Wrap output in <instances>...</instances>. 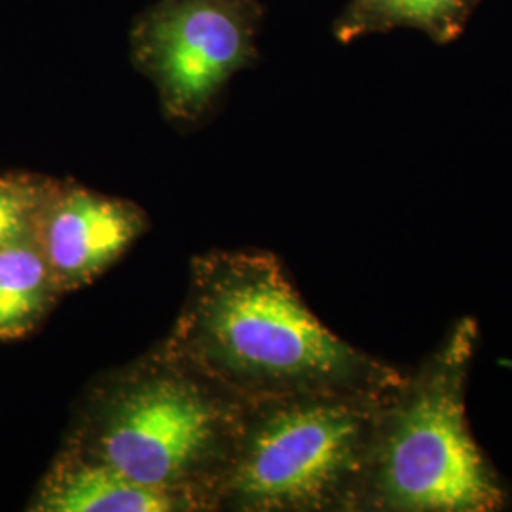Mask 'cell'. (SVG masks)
<instances>
[{
  "label": "cell",
  "instance_id": "4",
  "mask_svg": "<svg viewBox=\"0 0 512 512\" xmlns=\"http://www.w3.org/2000/svg\"><path fill=\"white\" fill-rule=\"evenodd\" d=\"M393 385L247 404L217 509L359 511L380 408Z\"/></svg>",
  "mask_w": 512,
  "mask_h": 512
},
{
  "label": "cell",
  "instance_id": "2",
  "mask_svg": "<svg viewBox=\"0 0 512 512\" xmlns=\"http://www.w3.org/2000/svg\"><path fill=\"white\" fill-rule=\"evenodd\" d=\"M245 414L247 403L160 349L97 389L69 446L190 511L217 509Z\"/></svg>",
  "mask_w": 512,
  "mask_h": 512
},
{
  "label": "cell",
  "instance_id": "3",
  "mask_svg": "<svg viewBox=\"0 0 512 512\" xmlns=\"http://www.w3.org/2000/svg\"><path fill=\"white\" fill-rule=\"evenodd\" d=\"M478 330L459 321L440 348L384 397L359 509L494 512L507 490L467 420V382Z\"/></svg>",
  "mask_w": 512,
  "mask_h": 512
},
{
  "label": "cell",
  "instance_id": "7",
  "mask_svg": "<svg viewBox=\"0 0 512 512\" xmlns=\"http://www.w3.org/2000/svg\"><path fill=\"white\" fill-rule=\"evenodd\" d=\"M31 505L38 512L190 511L181 499L145 488L73 446L55 459Z\"/></svg>",
  "mask_w": 512,
  "mask_h": 512
},
{
  "label": "cell",
  "instance_id": "9",
  "mask_svg": "<svg viewBox=\"0 0 512 512\" xmlns=\"http://www.w3.org/2000/svg\"><path fill=\"white\" fill-rule=\"evenodd\" d=\"M59 294L35 230L0 249V340L31 334Z\"/></svg>",
  "mask_w": 512,
  "mask_h": 512
},
{
  "label": "cell",
  "instance_id": "8",
  "mask_svg": "<svg viewBox=\"0 0 512 512\" xmlns=\"http://www.w3.org/2000/svg\"><path fill=\"white\" fill-rule=\"evenodd\" d=\"M478 4L480 0H349L332 33L349 44L368 35L416 29L446 46L465 33Z\"/></svg>",
  "mask_w": 512,
  "mask_h": 512
},
{
  "label": "cell",
  "instance_id": "6",
  "mask_svg": "<svg viewBox=\"0 0 512 512\" xmlns=\"http://www.w3.org/2000/svg\"><path fill=\"white\" fill-rule=\"evenodd\" d=\"M145 213L126 200L52 181L35 236L61 294L88 285L145 232Z\"/></svg>",
  "mask_w": 512,
  "mask_h": 512
},
{
  "label": "cell",
  "instance_id": "10",
  "mask_svg": "<svg viewBox=\"0 0 512 512\" xmlns=\"http://www.w3.org/2000/svg\"><path fill=\"white\" fill-rule=\"evenodd\" d=\"M50 184L35 175H0V249L35 230Z\"/></svg>",
  "mask_w": 512,
  "mask_h": 512
},
{
  "label": "cell",
  "instance_id": "1",
  "mask_svg": "<svg viewBox=\"0 0 512 512\" xmlns=\"http://www.w3.org/2000/svg\"><path fill=\"white\" fill-rule=\"evenodd\" d=\"M162 351L247 404L382 389L403 378L334 334L270 253L198 256L183 313Z\"/></svg>",
  "mask_w": 512,
  "mask_h": 512
},
{
  "label": "cell",
  "instance_id": "5",
  "mask_svg": "<svg viewBox=\"0 0 512 512\" xmlns=\"http://www.w3.org/2000/svg\"><path fill=\"white\" fill-rule=\"evenodd\" d=\"M258 0H158L133 21L129 54L158 90L165 116L194 124L234 74L258 61Z\"/></svg>",
  "mask_w": 512,
  "mask_h": 512
}]
</instances>
